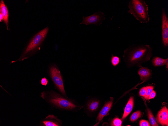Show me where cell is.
<instances>
[{
	"label": "cell",
	"instance_id": "obj_2",
	"mask_svg": "<svg viewBox=\"0 0 168 126\" xmlns=\"http://www.w3.org/2000/svg\"><path fill=\"white\" fill-rule=\"evenodd\" d=\"M41 96L56 108L62 111L74 112L83 107L78 105L72 99L53 91L48 93L43 92L41 93Z\"/></svg>",
	"mask_w": 168,
	"mask_h": 126
},
{
	"label": "cell",
	"instance_id": "obj_21",
	"mask_svg": "<svg viewBox=\"0 0 168 126\" xmlns=\"http://www.w3.org/2000/svg\"><path fill=\"white\" fill-rule=\"evenodd\" d=\"M147 92V89L146 87L141 88L139 92V94L140 96L144 97L146 95Z\"/></svg>",
	"mask_w": 168,
	"mask_h": 126
},
{
	"label": "cell",
	"instance_id": "obj_13",
	"mask_svg": "<svg viewBox=\"0 0 168 126\" xmlns=\"http://www.w3.org/2000/svg\"><path fill=\"white\" fill-rule=\"evenodd\" d=\"M0 12L3 17V20L6 24L8 29L9 23L8 12L7 7L5 5L4 1L1 0L0 4Z\"/></svg>",
	"mask_w": 168,
	"mask_h": 126
},
{
	"label": "cell",
	"instance_id": "obj_3",
	"mask_svg": "<svg viewBox=\"0 0 168 126\" xmlns=\"http://www.w3.org/2000/svg\"><path fill=\"white\" fill-rule=\"evenodd\" d=\"M128 7L129 10L128 13L141 23H147L150 18L148 13V7L145 1L130 0Z\"/></svg>",
	"mask_w": 168,
	"mask_h": 126
},
{
	"label": "cell",
	"instance_id": "obj_22",
	"mask_svg": "<svg viewBox=\"0 0 168 126\" xmlns=\"http://www.w3.org/2000/svg\"><path fill=\"white\" fill-rule=\"evenodd\" d=\"M140 126H150V124L149 122L146 120L142 119L140 120L139 123Z\"/></svg>",
	"mask_w": 168,
	"mask_h": 126
},
{
	"label": "cell",
	"instance_id": "obj_8",
	"mask_svg": "<svg viewBox=\"0 0 168 126\" xmlns=\"http://www.w3.org/2000/svg\"><path fill=\"white\" fill-rule=\"evenodd\" d=\"M99 101L98 100L91 98L88 100L85 104V112L88 115L94 113L98 110L99 106Z\"/></svg>",
	"mask_w": 168,
	"mask_h": 126
},
{
	"label": "cell",
	"instance_id": "obj_15",
	"mask_svg": "<svg viewBox=\"0 0 168 126\" xmlns=\"http://www.w3.org/2000/svg\"><path fill=\"white\" fill-rule=\"evenodd\" d=\"M168 60V58L167 59H163L159 57H155L153 58L152 62L154 66H161L165 64Z\"/></svg>",
	"mask_w": 168,
	"mask_h": 126
},
{
	"label": "cell",
	"instance_id": "obj_11",
	"mask_svg": "<svg viewBox=\"0 0 168 126\" xmlns=\"http://www.w3.org/2000/svg\"><path fill=\"white\" fill-rule=\"evenodd\" d=\"M113 99L111 97L110 100L107 101L104 104L99 112L96 119L99 123L102 119L103 118L106 116L112 107Z\"/></svg>",
	"mask_w": 168,
	"mask_h": 126
},
{
	"label": "cell",
	"instance_id": "obj_12",
	"mask_svg": "<svg viewBox=\"0 0 168 126\" xmlns=\"http://www.w3.org/2000/svg\"><path fill=\"white\" fill-rule=\"evenodd\" d=\"M138 73L140 76L141 80L144 81L148 80L151 74L150 70L147 68L144 67L140 68Z\"/></svg>",
	"mask_w": 168,
	"mask_h": 126
},
{
	"label": "cell",
	"instance_id": "obj_25",
	"mask_svg": "<svg viewBox=\"0 0 168 126\" xmlns=\"http://www.w3.org/2000/svg\"><path fill=\"white\" fill-rule=\"evenodd\" d=\"M3 20V17L2 14L0 13V21H1L2 20Z\"/></svg>",
	"mask_w": 168,
	"mask_h": 126
},
{
	"label": "cell",
	"instance_id": "obj_16",
	"mask_svg": "<svg viewBox=\"0 0 168 126\" xmlns=\"http://www.w3.org/2000/svg\"><path fill=\"white\" fill-rule=\"evenodd\" d=\"M147 114L148 118L151 125L152 126H159L152 112L149 108L147 109Z\"/></svg>",
	"mask_w": 168,
	"mask_h": 126
},
{
	"label": "cell",
	"instance_id": "obj_19",
	"mask_svg": "<svg viewBox=\"0 0 168 126\" xmlns=\"http://www.w3.org/2000/svg\"><path fill=\"white\" fill-rule=\"evenodd\" d=\"M122 121L118 118H115L112 120L111 124V126H120L121 125Z\"/></svg>",
	"mask_w": 168,
	"mask_h": 126
},
{
	"label": "cell",
	"instance_id": "obj_20",
	"mask_svg": "<svg viewBox=\"0 0 168 126\" xmlns=\"http://www.w3.org/2000/svg\"><path fill=\"white\" fill-rule=\"evenodd\" d=\"M147 92L146 95L144 97L147 100H148V98L151 93L153 90L154 87L152 86H146Z\"/></svg>",
	"mask_w": 168,
	"mask_h": 126
},
{
	"label": "cell",
	"instance_id": "obj_18",
	"mask_svg": "<svg viewBox=\"0 0 168 126\" xmlns=\"http://www.w3.org/2000/svg\"><path fill=\"white\" fill-rule=\"evenodd\" d=\"M119 58L117 56L111 55V61L112 65L114 66H116L118 65L120 62Z\"/></svg>",
	"mask_w": 168,
	"mask_h": 126
},
{
	"label": "cell",
	"instance_id": "obj_10",
	"mask_svg": "<svg viewBox=\"0 0 168 126\" xmlns=\"http://www.w3.org/2000/svg\"><path fill=\"white\" fill-rule=\"evenodd\" d=\"M41 124L45 126H61L62 120L53 115H49L41 121Z\"/></svg>",
	"mask_w": 168,
	"mask_h": 126
},
{
	"label": "cell",
	"instance_id": "obj_6",
	"mask_svg": "<svg viewBox=\"0 0 168 126\" xmlns=\"http://www.w3.org/2000/svg\"><path fill=\"white\" fill-rule=\"evenodd\" d=\"M105 15L101 11L95 13L87 17H83L82 22L79 24H83L86 25L94 24L100 25L105 19Z\"/></svg>",
	"mask_w": 168,
	"mask_h": 126
},
{
	"label": "cell",
	"instance_id": "obj_14",
	"mask_svg": "<svg viewBox=\"0 0 168 126\" xmlns=\"http://www.w3.org/2000/svg\"><path fill=\"white\" fill-rule=\"evenodd\" d=\"M134 104L133 97L130 98L124 109V112L121 119L123 120L130 113L132 110Z\"/></svg>",
	"mask_w": 168,
	"mask_h": 126
},
{
	"label": "cell",
	"instance_id": "obj_5",
	"mask_svg": "<svg viewBox=\"0 0 168 126\" xmlns=\"http://www.w3.org/2000/svg\"><path fill=\"white\" fill-rule=\"evenodd\" d=\"M49 73L53 81L60 94L67 97L64 88L62 77L59 69L55 65H52L50 68Z\"/></svg>",
	"mask_w": 168,
	"mask_h": 126
},
{
	"label": "cell",
	"instance_id": "obj_1",
	"mask_svg": "<svg viewBox=\"0 0 168 126\" xmlns=\"http://www.w3.org/2000/svg\"><path fill=\"white\" fill-rule=\"evenodd\" d=\"M152 48L147 45L134 44L124 51V61L128 66L140 65L149 60L152 56Z\"/></svg>",
	"mask_w": 168,
	"mask_h": 126
},
{
	"label": "cell",
	"instance_id": "obj_7",
	"mask_svg": "<svg viewBox=\"0 0 168 126\" xmlns=\"http://www.w3.org/2000/svg\"><path fill=\"white\" fill-rule=\"evenodd\" d=\"M161 15L162 43L166 47L168 46V18L164 7L162 9Z\"/></svg>",
	"mask_w": 168,
	"mask_h": 126
},
{
	"label": "cell",
	"instance_id": "obj_23",
	"mask_svg": "<svg viewBox=\"0 0 168 126\" xmlns=\"http://www.w3.org/2000/svg\"><path fill=\"white\" fill-rule=\"evenodd\" d=\"M48 82V80L46 78L44 77L41 79V83L42 85L46 86Z\"/></svg>",
	"mask_w": 168,
	"mask_h": 126
},
{
	"label": "cell",
	"instance_id": "obj_9",
	"mask_svg": "<svg viewBox=\"0 0 168 126\" xmlns=\"http://www.w3.org/2000/svg\"><path fill=\"white\" fill-rule=\"evenodd\" d=\"M156 120L162 126L168 125V110L166 106H164L159 111Z\"/></svg>",
	"mask_w": 168,
	"mask_h": 126
},
{
	"label": "cell",
	"instance_id": "obj_24",
	"mask_svg": "<svg viewBox=\"0 0 168 126\" xmlns=\"http://www.w3.org/2000/svg\"><path fill=\"white\" fill-rule=\"evenodd\" d=\"M155 95L156 92L155 91L153 90L149 96L148 100L153 98L155 97Z\"/></svg>",
	"mask_w": 168,
	"mask_h": 126
},
{
	"label": "cell",
	"instance_id": "obj_17",
	"mask_svg": "<svg viewBox=\"0 0 168 126\" xmlns=\"http://www.w3.org/2000/svg\"><path fill=\"white\" fill-rule=\"evenodd\" d=\"M142 113L140 111H138L134 112L131 116L130 120L132 122L135 121L140 117Z\"/></svg>",
	"mask_w": 168,
	"mask_h": 126
},
{
	"label": "cell",
	"instance_id": "obj_4",
	"mask_svg": "<svg viewBox=\"0 0 168 126\" xmlns=\"http://www.w3.org/2000/svg\"><path fill=\"white\" fill-rule=\"evenodd\" d=\"M49 29L48 27L45 28L34 36L24 51L21 58H22L24 56L37 48L44 40Z\"/></svg>",
	"mask_w": 168,
	"mask_h": 126
},
{
	"label": "cell",
	"instance_id": "obj_26",
	"mask_svg": "<svg viewBox=\"0 0 168 126\" xmlns=\"http://www.w3.org/2000/svg\"><path fill=\"white\" fill-rule=\"evenodd\" d=\"M168 60L167 61V62H166V68H167V69H168Z\"/></svg>",
	"mask_w": 168,
	"mask_h": 126
}]
</instances>
